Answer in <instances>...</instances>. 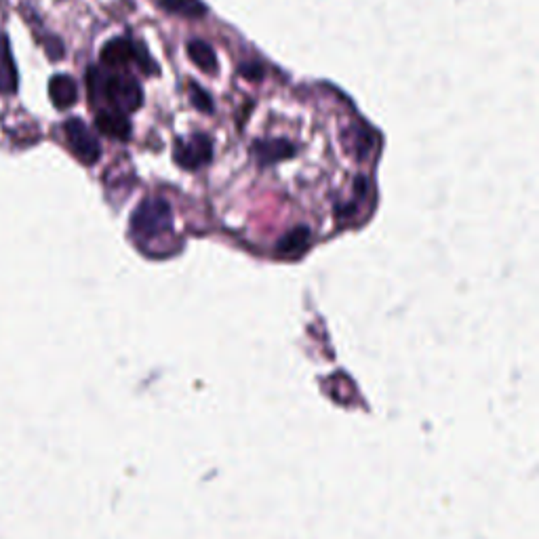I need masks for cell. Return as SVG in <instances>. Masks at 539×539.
I'll use <instances>...</instances> for the list:
<instances>
[{
  "label": "cell",
  "instance_id": "obj_3",
  "mask_svg": "<svg viewBox=\"0 0 539 539\" xmlns=\"http://www.w3.org/2000/svg\"><path fill=\"white\" fill-rule=\"evenodd\" d=\"M64 133H66V142L78 161L85 165H95L99 161V156H102V146H99V142L91 135L89 127L81 121V118H70V121L64 125Z\"/></svg>",
  "mask_w": 539,
  "mask_h": 539
},
{
  "label": "cell",
  "instance_id": "obj_9",
  "mask_svg": "<svg viewBox=\"0 0 539 539\" xmlns=\"http://www.w3.org/2000/svg\"><path fill=\"white\" fill-rule=\"evenodd\" d=\"M308 245H310V230L306 226H297L278 241V255L299 257L302 253H306Z\"/></svg>",
  "mask_w": 539,
  "mask_h": 539
},
{
  "label": "cell",
  "instance_id": "obj_4",
  "mask_svg": "<svg viewBox=\"0 0 539 539\" xmlns=\"http://www.w3.org/2000/svg\"><path fill=\"white\" fill-rule=\"evenodd\" d=\"M213 158V144L205 133H194L188 139L175 142V161L179 167L196 171L205 167Z\"/></svg>",
  "mask_w": 539,
  "mask_h": 539
},
{
  "label": "cell",
  "instance_id": "obj_1",
  "mask_svg": "<svg viewBox=\"0 0 539 539\" xmlns=\"http://www.w3.org/2000/svg\"><path fill=\"white\" fill-rule=\"evenodd\" d=\"M89 91L91 97H104L112 106L123 114L135 112L144 102V91L133 76L129 74H104L102 70H89Z\"/></svg>",
  "mask_w": 539,
  "mask_h": 539
},
{
  "label": "cell",
  "instance_id": "obj_2",
  "mask_svg": "<svg viewBox=\"0 0 539 539\" xmlns=\"http://www.w3.org/2000/svg\"><path fill=\"white\" fill-rule=\"evenodd\" d=\"M173 228V211L165 198H146L131 215V232L139 241H150Z\"/></svg>",
  "mask_w": 539,
  "mask_h": 539
},
{
  "label": "cell",
  "instance_id": "obj_12",
  "mask_svg": "<svg viewBox=\"0 0 539 539\" xmlns=\"http://www.w3.org/2000/svg\"><path fill=\"white\" fill-rule=\"evenodd\" d=\"M165 11L173 15H182V17H203L207 13V7L201 3V0H158Z\"/></svg>",
  "mask_w": 539,
  "mask_h": 539
},
{
  "label": "cell",
  "instance_id": "obj_6",
  "mask_svg": "<svg viewBox=\"0 0 539 539\" xmlns=\"http://www.w3.org/2000/svg\"><path fill=\"white\" fill-rule=\"evenodd\" d=\"M251 152L262 165H272L295 156V146L287 142V139H259V142L251 146Z\"/></svg>",
  "mask_w": 539,
  "mask_h": 539
},
{
  "label": "cell",
  "instance_id": "obj_7",
  "mask_svg": "<svg viewBox=\"0 0 539 539\" xmlns=\"http://www.w3.org/2000/svg\"><path fill=\"white\" fill-rule=\"evenodd\" d=\"M135 45L127 38H112L110 43L104 45L102 49V62L108 68H123L131 62H135Z\"/></svg>",
  "mask_w": 539,
  "mask_h": 539
},
{
  "label": "cell",
  "instance_id": "obj_11",
  "mask_svg": "<svg viewBox=\"0 0 539 539\" xmlns=\"http://www.w3.org/2000/svg\"><path fill=\"white\" fill-rule=\"evenodd\" d=\"M188 57L192 59V64L198 70L209 72V74L217 70V55L205 41H192L188 45Z\"/></svg>",
  "mask_w": 539,
  "mask_h": 539
},
{
  "label": "cell",
  "instance_id": "obj_13",
  "mask_svg": "<svg viewBox=\"0 0 539 539\" xmlns=\"http://www.w3.org/2000/svg\"><path fill=\"white\" fill-rule=\"evenodd\" d=\"M188 93H190V102L194 104V108H198L201 112H211L213 104H211V97L207 91H203L196 83H190Z\"/></svg>",
  "mask_w": 539,
  "mask_h": 539
},
{
  "label": "cell",
  "instance_id": "obj_10",
  "mask_svg": "<svg viewBox=\"0 0 539 539\" xmlns=\"http://www.w3.org/2000/svg\"><path fill=\"white\" fill-rule=\"evenodd\" d=\"M17 85V72L13 64L11 47L5 36H0V91H15Z\"/></svg>",
  "mask_w": 539,
  "mask_h": 539
},
{
  "label": "cell",
  "instance_id": "obj_5",
  "mask_svg": "<svg viewBox=\"0 0 539 539\" xmlns=\"http://www.w3.org/2000/svg\"><path fill=\"white\" fill-rule=\"evenodd\" d=\"M95 127L102 135H106L110 139H121V142H125V139H129V135H131V123H129L127 114L112 110V108L97 112Z\"/></svg>",
  "mask_w": 539,
  "mask_h": 539
},
{
  "label": "cell",
  "instance_id": "obj_8",
  "mask_svg": "<svg viewBox=\"0 0 539 539\" xmlns=\"http://www.w3.org/2000/svg\"><path fill=\"white\" fill-rule=\"evenodd\" d=\"M49 97L55 108L66 110L76 104L78 89L68 74H57L49 81Z\"/></svg>",
  "mask_w": 539,
  "mask_h": 539
},
{
  "label": "cell",
  "instance_id": "obj_14",
  "mask_svg": "<svg viewBox=\"0 0 539 539\" xmlns=\"http://www.w3.org/2000/svg\"><path fill=\"white\" fill-rule=\"evenodd\" d=\"M241 74L245 78H249V81H259V78L264 76V70H262V66H259V64H243L241 66Z\"/></svg>",
  "mask_w": 539,
  "mask_h": 539
}]
</instances>
